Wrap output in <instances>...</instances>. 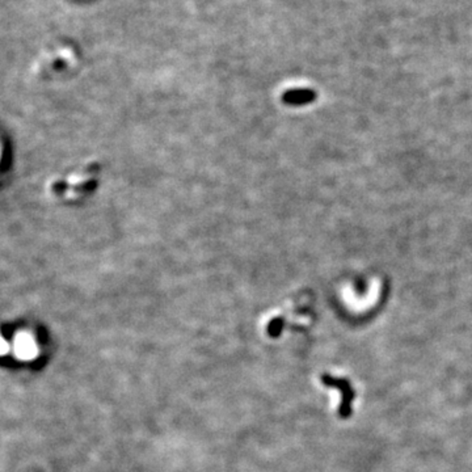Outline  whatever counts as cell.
Instances as JSON below:
<instances>
[{"mask_svg": "<svg viewBox=\"0 0 472 472\" xmlns=\"http://www.w3.org/2000/svg\"><path fill=\"white\" fill-rule=\"evenodd\" d=\"M323 383L340 389V392L343 393V403L340 406V413L343 416H349V413H350V403L354 398V391L349 385V382L345 381V379H337V378H332L329 375H324Z\"/></svg>", "mask_w": 472, "mask_h": 472, "instance_id": "6da1fadb", "label": "cell"}, {"mask_svg": "<svg viewBox=\"0 0 472 472\" xmlns=\"http://www.w3.org/2000/svg\"><path fill=\"white\" fill-rule=\"evenodd\" d=\"M318 95L312 89H294V91L286 92L283 96L285 103L291 104V105H303V104H310L314 100H316Z\"/></svg>", "mask_w": 472, "mask_h": 472, "instance_id": "7a4b0ae2", "label": "cell"}, {"mask_svg": "<svg viewBox=\"0 0 472 472\" xmlns=\"http://www.w3.org/2000/svg\"><path fill=\"white\" fill-rule=\"evenodd\" d=\"M36 349H34L32 340L28 337H21L17 340V353L22 356V358H30V356H33Z\"/></svg>", "mask_w": 472, "mask_h": 472, "instance_id": "3957f363", "label": "cell"}]
</instances>
